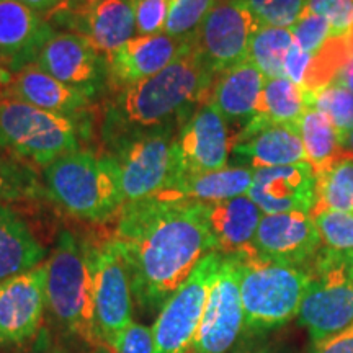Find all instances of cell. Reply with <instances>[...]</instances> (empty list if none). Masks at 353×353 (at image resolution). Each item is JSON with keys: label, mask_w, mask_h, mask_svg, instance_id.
Listing matches in <instances>:
<instances>
[{"label": "cell", "mask_w": 353, "mask_h": 353, "mask_svg": "<svg viewBox=\"0 0 353 353\" xmlns=\"http://www.w3.org/2000/svg\"><path fill=\"white\" fill-rule=\"evenodd\" d=\"M112 239L144 314L161 311L201 259L216 250L208 203L164 193L125 203Z\"/></svg>", "instance_id": "obj_1"}, {"label": "cell", "mask_w": 353, "mask_h": 353, "mask_svg": "<svg viewBox=\"0 0 353 353\" xmlns=\"http://www.w3.org/2000/svg\"><path fill=\"white\" fill-rule=\"evenodd\" d=\"M216 74L193 48L156 76L125 87L108 112L107 128L136 132L170 125L195 103L208 101Z\"/></svg>", "instance_id": "obj_2"}, {"label": "cell", "mask_w": 353, "mask_h": 353, "mask_svg": "<svg viewBox=\"0 0 353 353\" xmlns=\"http://www.w3.org/2000/svg\"><path fill=\"white\" fill-rule=\"evenodd\" d=\"M44 263L46 312L54 327L70 341L99 347L90 244L70 231H61Z\"/></svg>", "instance_id": "obj_3"}, {"label": "cell", "mask_w": 353, "mask_h": 353, "mask_svg": "<svg viewBox=\"0 0 353 353\" xmlns=\"http://www.w3.org/2000/svg\"><path fill=\"white\" fill-rule=\"evenodd\" d=\"M43 176L48 195L74 218L105 223L120 213L123 195L114 157L74 151L44 167Z\"/></svg>", "instance_id": "obj_4"}, {"label": "cell", "mask_w": 353, "mask_h": 353, "mask_svg": "<svg viewBox=\"0 0 353 353\" xmlns=\"http://www.w3.org/2000/svg\"><path fill=\"white\" fill-rule=\"evenodd\" d=\"M239 255L244 335H263L288 324L307 288V268L272 262L255 249Z\"/></svg>", "instance_id": "obj_5"}, {"label": "cell", "mask_w": 353, "mask_h": 353, "mask_svg": "<svg viewBox=\"0 0 353 353\" xmlns=\"http://www.w3.org/2000/svg\"><path fill=\"white\" fill-rule=\"evenodd\" d=\"M307 272L298 321L312 343H319L353 325V280L345 252L329 247L319 250Z\"/></svg>", "instance_id": "obj_6"}, {"label": "cell", "mask_w": 353, "mask_h": 353, "mask_svg": "<svg viewBox=\"0 0 353 353\" xmlns=\"http://www.w3.org/2000/svg\"><path fill=\"white\" fill-rule=\"evenodd\" d=\"M77 148L76 123L69 117L0 99V149L12 157L46 167Z\"/></svg>", "instance_id": "obj_7"}, {"label": "cell", "mask_w": 353, "mask_h": 353, "mask_svg": "<svg viewBox=\"0 0 353 353\" xmlns=\"http://www.w3.org/2000/svg\"><path fill=\"white\" fill-rule=\"evenodd\" d=\"M221 262L223 254L216 250L210 252L167 299L152 325L154 353L188 352L196 335L210 288L218 275Z\"/></svg>", "instance_id": "obj_8"}, {"label": "cell", "mask_w": 353, "mask_h": 353, "mask_svg": "<svg viewBox=\"0 0 353 353\" xmlns=\"http://www.w3.org/2000/svg\"><path fill=\"white\" fill-rule=\"evenodd\" d=\"M244 334L241 255H224L187 353H231Z\"/></svg>", "instance_id": "obj_9"}, {"label": "cell", "mask_w": 353, "mask_h": 353, "mask_svg": "<svg viewBox=\"0 0 353 353\" xmlns=\"http://www.w3.org/2000/svg\"><path fill=\"white\" fill-rule=\"evenodd\" d=\"M172 126L136 132L121 143L117 152L123 205L159 195L169 185L172 172Z\"/></svg>", "instance_id": "obj_10"}, {"label": "cell", "mask_w": 353, "mask_h": 353, "mask_svg": "<svg viewBox=\"0 0 353 353\" xmlns=\"http://www.w3.org/2000/svg\"><path fill=\"white\" fill-rule=\"evenodd\" d=\"M94 273V316L100 345L112 350L114 341L132 321V291L125 262L113 239L90 244Z\"/></svg>", "instance_id": "obj_11"}, {"label": "cell", "mask_w": 353, "mask_h": 353, "mask_svg": "<svg viewBox=\"0 0 353 353\" xmlns=\"http://www.w3.org/2000/svg\"><path fill=\"white\" fill-rule=\"evenodd\" d=\"M229 152L231 139L226 120L213 105L203 103L175 136L167 188L187 176L224 169Z\"/></svg>", "instance_id": "obj_12"}, {"label": "cell", "mask_w": 353, "mask_h": 353, "mask_svg": "<svg viewBox=\"0 0 353 353\" xmlns=\"http://www.w3.org/2000/svg\"><path fill=\"white\" fill-rule=\"evenodd\" d=\"M245 0H221L198 30L193 44L216 76L249 59V48L260 28Z\"/></svg>", "instance_id": "obj_13"}, {"label": "cell", "mask_w": 353, "mask_h": 353, "mask_svg": "<svg viewBox=\"0 0 353 353\" xmlns=\"http://www.w3.org/2000/svg\"><path fill=\"white\" fill-rule=\"evenodd\" d=\"M46 316V263L0 283V352L37 341Z\"/></svg>", "instance_id": "obj_14"}, {"label": "cell", "mask_w": 353, "mask_h": 353, "mask_svg": "<svg viewBox=\"0 0 353 353\" xmlns=\"http://www.w3.org/2000/svg\"><path fill=\"white\" fill-rule=\"evenodd\" d=\"M48 15L105 56L136 37L132 0H61Z\"/></svg>", "instance_id": "obj_15"}, {"label": "cell", "mask_w": 353, "mask_h": 353, "mask_svg": "<svg viewBox=\"0 0 353 353\" xmlns=\"http://www.w3.org/2000/svg\"><path fill=\"white\" fill-rule=\"evenodd\" d=\"M254 249L272 262L307 268L322 249V237L307 213L263 214L254 237Z\"/></svg>", "instance_id": "obj_16"}, {"label": "cell", "mask_w": 353, "mask_h": 353, "mask_svg": "<svg viewBox=\"0 0 353 353\" xmlns=\"http://www.w3.org/2000/svg\"><path fill=\"white\" fill-rule=\"evenodd\" d=\"M317 175L309 162L257 169L247 195L263 214L307 213L316 203Z\"/></svg>", "instance_id": "obj_17"}, {"label": "cell", "mask_w": 353, "mask_h": 353, "mask_svg": "<svg viewBox=\"0 0 353 353\" xmlns=\"http://www.w3.org/2000/svg\"><path fill=\"white\" fill-rule=\"evenodd\" d=\"M195 48L193 41L170 37L167 33L128 39L107 57L108 72L123 87L134 85L156 76Z\"/></svg>", "instance_id": "obj_18"}, {"label": "cell", "mask_w": 353, "mask_h": 353, "mask_svg": "<svg viewBox=\"0 0 353 353\" xmlns=\"http://www.w3.org/2000/svg\"><path fill=\"white\" fill-rule=\"evenodd\" d=\"M52 33L43 13L20 0H0V68L15 74L34 64Z\"/></svg>", "instance_id": "obj_19"}, {"label": "cell", "mask_w": 353, "mask_h": 353, "mask_svg": "<svg viewBox=\"0 0 353 353\" xmlns=\"http://www.w3.org/2000/svg\"><path fill=\"white\" fill-rule=\"evenodd\" d=\"M231 149L254 170L307 162L296 125L267 123L257 117L245 123Z\"/></svg>", "instance_id": "obj_20"}, {"label": "cell", "mask_w": 353, "mask_h": 353, "mask_svg": "<svg viewBox=\"0 0 353 353\" xmlns=\"http://www.w3.org/2000/svg\"><path fill=\"white\" fill-rule=\"evenodd\" d=\"M90 95V88L74 87L57 81L37 64H32L13 74L12 82L2 87L0 99L23 101L32 107L68 117L87 107Z\"/></svg>", "instance_id": "obj_21"}, {"label": "cell", "mask_w": 353, "mask_h": 353, "mask_svg": "<svg viewBox=\"0 0 353 353\" xmlns=\"http://www.w3.org/2000/svg\"><path fill=\"white\" fill-rule=\"evenodd\" d=\"M99 54L81 34L52 33L34 64L57 81L92 90L100 74Z\"/></svg>", "instance_id": "obj_22"}, {"label": "cell", "mask_w": 353, "mask_h": 353, "mask_svg": "<svg viewBox=\"0 0 353 353\" xmlns=\"http://www.w3.org/2000/svg\"><path fill=\"white\" fill-rule=\"evenodd\" d=\"M262 218L263 213L249 195L208 203V221L216 252L232 255L254 250V237Z\"/></svg>", "instance_id": "obj_23"}, {"label": "cell", "mask_w": 353, "mask_h": 353, "mask_svg": "<svg viewBox=\"0 0 353 353\" xmlns=\"http://www.w3.org/2000/svg\"><path fill=\"white\" fill-rule=\"evenodd\" d=\"M265 76L249 59L216 76L208 101L228 121L247 120L255 114V105L265 85Z\"/></svg>", "instance_id": "obj_24"}, {"label": "cell", "mask_w": 353, "mask_h": 353, "mask_svg": "<svg viewBox=\"0 0 353 353\" xmlns=\"http://www.w3.org/2000/svg\"><path fill=\"white\" fill-rule=\"evenodd\" d=\"M46 249L12 206L0 205V283L46 262Z\"/></svg>", "instance_id": "obj_25"}, {"label": "cell", "mask_w": 353, "mask_h": 353, "mask_svg": "<svg viewBox=\"0 0 353 353\" xmlns=\"http://www.w3.org/2000/svg\"><path fill=\"white\" fill-rule=\"evenodd\" d=\"M252 167H224L208 174L187 176L164 190V195L201 203L231 200L249 193L254 182Z\"/></svg>", "instance_id": "obj_26"}, {"label": "cell", "mask_w": 353, "mask_h": 353, "mask_svg": "<svg viewBox=\"0 0 353 353\" xmlns=\"http://www.w3.org/2000/svg\"><path fill=\"white\" fill-rule=\"evenodd\" d=\"M312 94L286 77L267 79L255 105L254 117L267 123L296 125L307 108H311Z\"/></svg>", "instance_id": "obj_27"}, {"label": "cell", "mask_w": 353, "mask_h": 353, "mask_svg": "<svg viewBox=\"0 0 353 353\" xmlns=\"http://www.w3.org/2000/svg\"><path fill=\"white\" fill-rule=\"evenodd\" d=\"M324 211L353 214V152L342 151L327 169L317 175L312 216Z\"/></svg>", "instance_id": "obj_28"}, {"label": "cell", "mask_w": 353, "mask_h": 353, "mask_svg": "<svg viewBox=\"0 0 353 353\" xmlns=\"http://www.w3.org/2000/svg\"><path fill=\"white\" fill-rule=\"evenodd\" d=\"M301 136L307 162L312 165L316 175L325 170L343 151L339 131L325 114L316 108H307L296 123Z\"/></svg>", "instance_id": "obj_29"}, {"label": "cell", "mask_w": 353, "mask_h": 353, "mask_svg": "<svg viewBox=\"0 0 353 353\" xmlns=\"http://www.w3.org/2000/svg\"><path fill=\"white\" fill-rule=\"evenodd\" d=\"M291 46L293 34L290 28L262 25L250 41L249 61L257 65L265 79L285 77L283 64Z\"/></svg>", "instance_id": "obj_30"}, {"label": "cell", "mask_w": 353, "mask_h": 353, "mask_svg": "<svg viewBox=\"0 0 353 353\" xmlns=\"http://www.w3.org/2000/svg\"><path fill=\"white\" fill-rule=\"evenodd\" d=\"M348 63H350V52L345 38L330 37L324 46L316 54H312L301 87L309 94H316L332 83Z\"/></svg>", "instance_id": "obj_31"}, {"label": "cell", "mask_w": 353, "mask_h": 353, "mask_svg": "<svg viewBox=\"0 0 353 353\" xmlns=\"http://www.w3.org/2000/svg\"><path fill=\"white\" fill-rule=\"evenodd\" d=\"M44 192L37 172L19 159L0 154V205L34 200Z\"/></svg>", "instance_id": "obj_32"}, {"label": "cell", "mask_w": 353, "mask_h": 353, "mask_svg": "<svg viewBox=\"0 0 353 353\" xmlns=\"http://www.w3.org/2000/svg\"><path fill=\"white\" fill-rule=\"evenodd\" d=\"M311 108H316L329 118L339 131V138L353 130V92L341 83L332 82L312 94Z\"/></svg>", "instance_id": "obj_33"}, {"label": "cell", "mask_w": 353, "mask_h": 353, "mask_svg": "<svg viewBox=\"0 0 353 353\" xmlns=\"http://www.w3.org/2000/svg\"><path fill=\"white\" fill-rule=\"evenodd\" d=\"M219 0H170L165 32L170 37L193 41L198 30Z\"/></svg>", "instance_id": "obj_34"}, {"label": "cell", "mask_w": 353, "mask_h": 353, "mask_svg": "<svg viewBox=\"0 0 353 353\" xmlns=\"http://www.w3.org/2000/svg\"><path fill=\"white\" fill-rule=\"evenodd\" d=\"M245 3L260 25L290 28L301 17L307 0H245Z\"/></svg>", "instance_id": "obj_35"}, {"label": "cell", "mask_w": 353, "mask_h": 353, "mask_svg": "<svg viewBox=\"0 0 353 353\" xmlns=\"http://www.w3.org/2000/svg\"><path fill=\"white\" fill-rule=\"evenodd\" d=\"M322 237V242L329 249L353 250V214L341 211H324L312 216Z\"/></svg>", "instance_id": "obj_36"}, {"label": "cell", "mask_w": 353, "mask_h": 353, "mask_svg": "<svg viewBox=\"0 0 353 353\" xmlns=\"http://www.w3.org/2000/svg\"><path fill=\"white\" fill-rule=\"evenodd\" d=\"M290 30L293 34V43L309 54H316L332 34L327 20L307 10L301 13Z\"/></svg>", "instance_id": "obj_37"}, {"label": "cell", "mask_w": 353, "mask_h": 353, "mask_svg": "<svg viewBox=\"0 0 353 353\" xmlns=\"http://www.w3.org/2000/svg\"><path fill=\"white\" fill-rule=\"evenodd\" d=\"M136 19V34L149 37L165 32L170 0H132Z\"/></svg>", "instance_id": "obj_38"}, {"label": "cell", "mask_w": 353, "mask_h": 353, "mask_svg": "<svg viewBox=\"0 0 353 353\" xmlns=\"http://www.w3.org/2000/svg\"><path fill=\"white\" fill-rule=\"evenodd\" d=\"M304 10L327 20L330 37H343L353 26V0H307Z\"/></svg>", "instance_id": "obj_39"}, {"label": "cell", "mask_w": 353, "mask_h": 353, "mask_svg": "<svg viewBox=\"0 0 353 353\" xmlns=\"http://www.w3.org/2000/svg\"><path fill=\"white\" fill-rule=\"evenodd\" d=\"M113 353H154L152 327L132 321L118 335L112 347Z\"/></svg>", "instance_id": "obj_40"}, {"label": "cell", "mask_w": 353, "mask_h": 353, "mask_svg": "<svg viewBox=\"0 0 353 353\" xmlns=\"http://www.w3.org/2000/svg\"><path fill=\"white\" fill-rule=\"evenodd\" d=\"M311 59H312V54L303 51L298 44L293 43V46L290 48L288 54L285 57V64H283L285 77L293 83H296V85H303L304 76H306V70L309 68Z\"/></svg>", "instance_id": "obj_41"}, {"label": "cell", "mask_w": 353, "mask_h": 353, "mask_svg": "<svg viewBox=\"0 0 353 353\" xmlns=\"http://www.w3.org/2000/svg\"><path fill=\"white\" fill-rule=\"evenodd\" d=\"M311 353H353V325L319 343H312Z\"/></svg>", "instance_id": "obj_42"}, {"label": "cell", "mask_w": 353, "mask_h": 353, "mask_svg": "<svg viewBox=\"0 0 353 353\" xmlns=\"http://www.w3.org/2000/svg\"><path fill=\"white\" fill-rule=\"evenodd\" d=\"M231 353H270L267 343L262 341V335H244L232 348Z\"/></svg>", "instance_id": "obj_43"}, {"label": "cell", "mask_w": 353, "mask_h": 353, "mask_svg": "<svg viewBox=\"0 0 353 353\" xmlns=\"http://www.w3.org/2000/svg\"><path fill=\"white\" fill-rule=\"evenodd\" d=\"M46 329L41 330V334H39V337L37 339V343H34L32 353H70L69 350H65V348L56 345V343H52L51 341H46Z\"/></svg>", "instance_id": "obj_44"}, {"label": "cell", "mask_w": 353, "mask_h": 353, "mask_svg": "<svg viewBox=\"0 0 353 353\" xmlns=\"http://www.w3.org/2000/svg\"><path fill=\"white\" fill-rule=\"evenodd\" d=\"M20 2H23L25 6L39 13H50L61 0H20Z\"/></svg>", "instance_id": "obj_45"}, {"label": "cell", "mask_w": 353, "mask_h": 353, "mask_svg": "<svg viewBox=\"0 0 353 353\" xmlns=\"http://www.w3.org/2000/svg\"><path fill=\"white\" fill-rule=\"evenodd\" d=\"M334 82L341 83L342 87H345L350 92H353V59L341 70V74H339Z\"/></svg>", "instance_id": "obj_46"}, {"label": "cell", "mask_w": 353, "mask_h": 353, "mask_svg": "<svg viewBox=\"0 0 353 353\" xmlns=\"http://www.w3.org/2000/svg\"><path fill=\"white\" fill-rule=\"evenodd\" d=\"M341 145H342L343 151L353 152V130L348 131L347 134L341 136Z\"/></svg>", "instance_id": "obj_47"}, {"label": "cell", "mask_w": 353, "mask_h": 353, "mask_svg": "<svg viewBox=\"0 0 353 353\" xmlns=\"http://www.w3.org/2000/svg\"><path fill=\"white\" fill-rule=\"evenodd\" d=\"M12 79H13V72H10L8 69L0 68V87L8 85V83L12 82Z\"/></svg>", "instance_id": "obj_48"}, {"label": "cell", "mask_w": 353, "mask_h": 353, "mask_svg": "<svg viewBox=\"0 0 353 353\" xmlns=\"http://www.w3.org/2000/svg\"><path fill=\"white\" fill-rule=\"evenodd\" d=\"M345 259H347L348 268H350V275H352V280H353V250H347Z\"/></svg>", "instance_id": "obj_49"}, {"label": "cell", "mask_w": 353, "mask_h": 353, "mask_svg": "<svg viewBox=\"0 0 353 353\" xmlns=\"http://www.w3.org/2000/svg\"><path fill=\"white\" fill-rule=\"evenodd\" d=\"M88 353H113V352L110 350L108 347H105V345H99V347L90 348V352H88Z\"/></svg>", "instance_id": "obj_50"}]
</instances>
